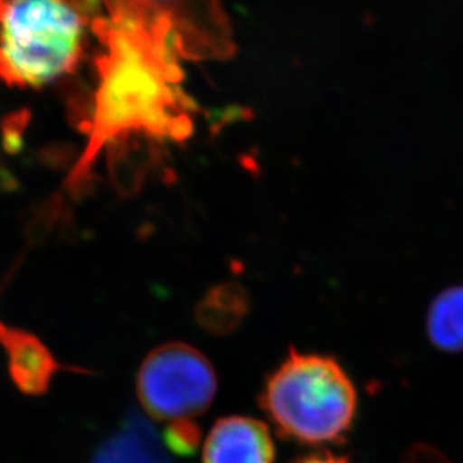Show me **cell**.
<instances>
[{
	"label": "cell",
	"instance_id": "1",
	"mask_svg": "<svg viewBox=\"0 0 463 463\" xmlns=\"http://www.w3.org/2000/svg\"><path fill=\"white\" fill-rule=\"evenodd\" d=\"M97 0H0V80L36 90L80 62Z\"/></svg>",
	"mask_w": 463,
	"mask_h": 463
},
{
	"label": "cell",
	"instance_id": "2",
	"mask_svg": "<svg viewBox=\"0 0 463 463\" xmlns=\"http://www.w3.org/2000/svg\"><path fill=\"white\" fill-rule=\"evenodd\" d=\"M260 405L280 437L304 446L344 441L356 414V392L331 356L292 351L268 376Z\"/></svg>",
	"mask_w": 463,
	"mask_h": 463
},
{
	"label": "cell",
	"instance_id": "3",
	"mask_svg": "<svg viewBox=\"0 0 463 463\" xmlns=\"http://www.w3.org/2000/svg\"><path fill=\"white\" fill-rule=\"evenodd\" d=\"M211 361L192 345H161L147 354L136 379L138 402L156 421L184 423L203 414L217 394Z\"/></svg>",
	"mask_w": 463,
	"mask_h": 463
},
{
	"label": "cell",
	"instance_id": "4",
	"mask_svg": "<svg viewBox=\"0 0 463 463\" xmlns=\"http://www.w3.org/2000/svg\"><path fill=\"white\" fill-rule=\"evenodd\" d=\"M276 446L267 424L260 420L229 415L211 428L202 463H274Z\"/></svg>",
	"mask_w": 463,
	"mask_h": 463
},
{
	"label": "cell",
	"instance_id": "5",
	"mask_svg": "<svg viewBox=\"0 0 463 463\" xmlns=\"http://www.w3.org/2000/svg\"><path fill=\"white\" fill-rule=\"evenodd\" d=\"M0 342L8 352L14 383L27 394L47 392L53 374L61 369L52 352L40 340L0 322Z\"/></svg>",
	"mask_w": 463,
	"mask_h": 463
},
{
	"label": "cell",
	"instance_id": "6",
	"mask_svg": "<svg viewBox=\"0 0 463 463\" xmlns=\"http://www.w3.org/2000/svg\"><path fill=\"white\" fill-rule=\"evenodd\" d=\"M428 333L442 351H463V286L438 295L429 310Z\"/></svg>",
	"mask_w": 463,
	"mask_h": 463
},
{
	"label": "cell",
	"instance_id": "7",
	"mask_svg": "<svg viewBox=\"0 0 463 463\" xmlns=\"http://www.w3.org/2000/svg\"><path fill=\"white\" fill-rule=\"evenodd\" d=\"M244 292L236 286H219L211 290L199 307V319L210 331L224 333L232 330L244 317Z\"/></svg>",
	"mask_w": 463,
	"mask_h": 463
},
{
	"label": "cell",
	"instance_id": "8",
	"mask_svg": "<svg viewBox=\"0 0 463 463\" xmlns=\"http://www.w3.org/2000/svg\"><path fill=\"white\" fill-rule=\"evenodd\" d=\"M196 426L194 421L169 424V428L165 430V442L170 450L181 453V455L193 453L197 447L199 438H201V433Z\"/></svg>",
	"mask_w": 463,
	"mask_h": 463
},
{
	"label": "cell",
	"instance_id": "9",
	"mask_svg": "<svg viewBox=\"0 0 463 463\" xmlns=\"http://www.w3.org/2000/svg\"><path fill=\"white\" fill-rule=\"evenodd\" d=\"M294 463H349V460L344 456L335 455V453L328 450H322L303 456V458L295 460Z\"/></svg>",
	"mask_w": 463,
	"mask_h": 463
},
{
	"label": "cell",
	"instance_id": "10",
	"mask_svg": "<svg viewBox=\"0 0 463 463\" xmlns=\"http://www.w3.org/2000/svg\"><path fill=\"white\" fill-rule=\"evenodd\" d=\"M161 2H163V0H161Z\"/></svg>",
	"mask_w": 463,
	"mask_h": 463
}]
</instances>
